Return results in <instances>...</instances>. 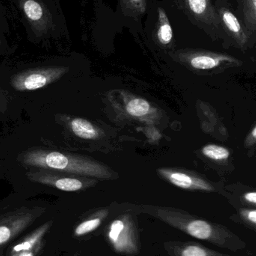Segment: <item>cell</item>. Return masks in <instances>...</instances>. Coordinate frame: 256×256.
<instances>
[{
    "label": "cell",
    "instance_id": "obj_1",
    "mask_svg": "<svg viewBox=\"0 0 256 256\" xmlns=\"http://www.w3.org/2000/svg\"><path fill=\"white\" fill-rule=\"evenodd\" d=\"M147 214L182 232L232 252H240L246 243L230 228L220 224L200 219L182 210L164 208L144 207Z\"/></svg>",
    "mask_w": 256,
    "mask_h": 256
},
{
    "label": "cell",
    "instance_id": "obj_2",
    "mask_svg": "<svg viewBox=\"0 0 256 256\" xmlns=\"http://www.w3.org/2000/svg\"><path fill=\"white\" fill-rule=\"evenodd\" d=\"M20 160L24 165L44 170L102 179L112 177V173L109 168L98 162L60 152L30 150L24 154Z\"/></svg>",
    "mask_w": 256,
    "mask_h": 256
},
{
    "label": "cell",
    "instance_id": "obj_3",
    "mask_svg": "<svg viewBox=\"0 0 256 256\" xmlns=\"http://www.w3.org/2000/svg\"><path fill=\"white\" fill-rule=\"evenodd\" d=\"M106 240L117 254L134 256L140 252V236L137 224L130 214L118 216L108 225Z\"/></svg>",
    "mask_w": 256,
    "mask_h": 256
},
{
    "label": "cell",
    "instance_id": "obj_4",
    "mask_svg": "<svg viewBox=\"0 0 256 256\" xmlns=\"http://www.w3.org/2000/svg\"><path fill=\"white\" fill-rule=\"evenodd\" d=\"M13 1L20 12L28 34L36 38H43L54 32V14L44 0Z\"/></svg>",
    "mask_w": 256,
    "mask_h": 256
},
{
    "label": "cell",
    "instance_id": "obj_5",
    "mask_svg": "<svg viewBox=\"0 0 256 256\" xmlns=\"http://www.w3.org/2000/svg\"><path fill=\"white\" fill-rule=\"evenodd\" d=\"M179 6L194 24L214 40L224 38L220 20L212 0H182Z\"/></svg>",
    "mask_w": 256,
    "mask_h": 256
},
{
    "label": "cell",
    "instance_id": "obj_6",
    "mask_svg": "<svg viewBox=\"0 0 256 256\" xmlns=\"http://www.w3.org/2000/svg\"><path fill=\"white\" fill-rule=\"evenodd\" d=\"M215 8L220 20L222 32L228 38V42H231L232 45L246 52L256 44V39L250 34L228 2L218 1Z\"/></svg>",
    "mask_w": 256,
    "mask_h": 256
},
{
    "label": "cell",
    "instance_id": "obj_7",
    "mask_svg": "<svg viewBox=\"0 0 256 256\" xmlns=\"http://www.w3.org/2000/svg\"><path fill=\"white\" fill-rule=\"evenodd\" d=\"M180 56L194 70L222 73L228 69L242 67V60L230 54L206 50H188Z\"/></svg>",
    "mask_w": 256,
    "mask_h": 256
},
{
    "label": "cell",
    "instance_id": "obj_8",
    "mask_svg": "<svg viewBox=\"0 0 256 256\" xmlns=\"http://www.w3.org/2000/svg\"><path fill=\"white\" fill-rule=\"evenodd\" d=\"M68 72L67 68L48 67L33 69L18 74L12 80L16 91H36L55 82Z\"/></svg>",
    "mask_w": 256,
    "mask_h": 256
},
{
    "label": "cell",
    "instance_id": "obj_9",
    "mask_svg": "<svg viewBox=\"0 0 256 256\" xmlns=\"http://www.w3.org/2000/svg\"><path fill=\"white\" fill-rule=\"evenodd\" d=\"M161 176L178 188L188 190L202 191L207 192H219L222 194L224 186H216L208 180L196 176L161 168L158 170Z\"/></svg>",
    "mask_w": 256,
    "mask_h": 256
},
{
    "label": "cell",
    "instance_id": "obj_10",
    "mask_svg": "<svg viewBox=\"0 0 256 256\" xmlns=\"http://www.w3.org/2000/svg\"><path fill=\"white\" fill-rule=\"evenodd\" d=\"M222 196L230 202L234 208L256 209V189L244 185L243 184L236 183L225 185L224 186Z\"/></svg>",
    "mask_w": 256,
    "mask_h": 256
},
{
    "label": "cell",
    "instance_id": "obj_11",
    "mask_svg": "<svg viewBox=\"0 0 256 256\" xmlns=\"http://www.w3.org/2000/svg\"><path fill=\"white\" fill-rule=\"evenodd\" d=\"M164 249L170 256H232L191 242H166Z\"/></svg>",
    "mask_w": 256,
    "mask_h": 256
},
{
    "label": "cell",
    "instance_id": "obj_12",
    "mask_svg": "<svg viewBox=\"0 0 256 256\" xmlns=\"http://www.w3.org/2000/svg\"><path fill=\"white\" fill-rule=\"evenodd\" d=\"M28 177L32 182L50 185L64 192H76L84 188V184L78 179L58 178L44 172H30Z\"/></svg>",
    "mask_w": 256,
    "mask_h": 256
},
{
    "label": "cell",
    "instance_id": "obj_13",
    "mask_svg": "<svg viewBox=\"0 0 256 256\" xmlns=\"http://www.w3.org/2000/svg\"><path fill=\"white\" fill-rule=\"evenodd\" d=\"M52 224L48 222L38 228L34 233L28 236L24 242L14 248L12 256H34L39 250L42 240L46 234Z\"/></svg>",
    "mask_w": 256,
    "mask_h": 256
},
{
    "label": "cell",
    "instance_id": "obj_14",
    "mask_svg": "<svg viewBox=\"0 0 256 256\" xmlns=\"http://www.w3.org/2000/svg\"><path fill=\"white\" fill-rule=\"evenodd\" d=\"M32 218L30 215L15 216L6 220L0 224V246L8 243L15 236H18L26 227L30 225Z\"/></svg>",
    "mask_w": 256,
    "mask_h": 256
},
{
    "label": "cell",
    "instance_id": "obj_15",
    "mask_svg": "<svg viewBox=\"0 0 256 256\" xmlns=\"http://www.w3.org/2000/svg\"><path fill=\"white\" fill-rule=\"evenodd\" d=\"M109 214V210L103 209L87 216L85 220L76 226L74 230V236L79 238L94 232L98 230L103 222L108 219Z\"/></svg>",
    "mask_w": 256,
    "mask_h": 256
},
{
    "label": "cell",
    "instance_id": "obj_16",
    "mask_svg": "<svg viewBox=\"0 0 256 256\" xmlns=\"http://www.w3.org/2000/svg\"><path fill=\"white\" fill-rule=\"evenodd\" d=\"M158 13V22L155 26V38L162 46H170L172 44L174 37L171 22L164 8H159Z\"/></svg>",
    "mask_w": 256,
    "mask_h": 256
},
{
    "label": "cell",
    "instance_id": "obj_17",
    "mask_svg": "<svg viewBox=\"0 0 256 256\" xmlns=\"http://www.w3.org/2000/svg\"><path fill=\"white\" fill-rule=\"evenodd\" d=\"M239 18L256 40V0H238Z\"/></svg>",
    "mask_w": 256,
    "mask_h": 256
},
{
    "label": "cell",
    "instance_id": "obj_18",
    "mask_svg": "<svg viewBox=\"0 0 256 256\" xmlns=\"http://www.w3.org/2000/svg\"><path fill=\"white\" fill-rule=\"evenodd\" d=\"M202 154L208 159L218 164L226 165L232 159V150L228 148L218 144H210L204 146Z\"/></svg>",
    "mask_w": 256,
    "mask_h": 256
},
{
    "label": "cell",
    "instance_id": "obj_19",
    "mask_svg": "<svg viewBox=\"0 0 256 256\" xmlns=\"http://www.w3.org/2000/svg\"><path fill=\"white\" fill-rule=\"evenodd\" d=\"M120 7L123 14L128 18L140 20L148 9V0H120Z\"/></svg>",
    "mask_w": 256,
    "mask_h": 256
},
{
    "label": "cell",
    "instance_id": "obj_20",
    "mask_svg": "<svg viewBox=\"0 0 256 256\" xmlns=\"http://www.w3.org/2000/svg\"><path fill=\"white\" fill-rule=\"evenodd\" d=\"M72 129L74 134L82 140H96L99 136L98 130L92 124L82 118H75L72 122Z\"/></svg>",
    "mask_w": 256,
    "mask_h": 256
},
{
    "label": "cell",
    "instance_id": "obj_21",
    "mask_svg": "<svg viewBox=\"0 0 256 256\" xmlns=\"http://www.w3.org/2000/svg\"><path fill=\"white\" fill-rule=\"evenodd\" d=\"M236 210V214L230 216V220L256 233V209L238 208Z\"/></svg>",
    "mask_w": 256,
    "mask_h": 256
},
{
    "label": "cell",
    "instance_id": "obj_22",
    "mask_svg": "<svg viewBox=\"0 0 256 256\" xmlns=\"http://www.w3.org/2000/svg\"><path fill=\"white\" fill-rule=\"evenodd\" d=\"M148 102L143 99H134L129 102L127 106L128 114L131 116L142 117L147 115L150 111Z\"/></svg>",
    "mask_w": 256,
    "mask_h": 256
},
{
    "label": "cell",
    "instance_id": "obj_23",
    "mask_svg": "<svg viewBox=\"0 0 256 256\" xmlns=\"http://www.w3.org/2000/svg\"><path fill=\"white\" fill-rule=\"evenodd\" d=\"M244 148L249 150L256 149V124L245 138Z\"/></svg>",
    "mask_w": 256,
    "mask_h": 256
},
{
    "label": "cell",
    "instance_id": "obj_24",
    "mask_svg": "<svg viewBox=\"0 0 256 256\" xmlns=\"http://www.w3.org/2000/svg\"><path fill=\"white\" fill-rule=\"evenodd\" d=\"M6 28H2L1 25H0V49L4 46V44L6 43V36H4V32H6Z\"/></svg>",
    "mask_w": 256,
    "mask_h": 256
},
{
    "label": "cell",
    "instance_id": "obj_25",
    "mask_svg": "<svg viewBox=\"0 0 256 256\" xmlns=\"http://www.w3.org/2000/svg\"><path fill=\"white\" fill-rule=\"evenodd\" d=\"M182 0H176V2H177L178 4H180V3L182 2Z\"/></svg>",
    "mask_w": 256,
    "mask_h": 256
},
{
    "label": "cell",
    "instance_id": "obj_26",
    "mask_svg": "<svg viewBox=\"0 0 256 256\" xmlns=\"http://www.w3.org/2000/svg\"><path fill=\"white\" fill-rule=\"evenodd\" d=\"M72 256H79V254H74V255H72Z\"/></svg>",
    "mask_w": 256,
    "mask_h": 256
}]
</instances>
